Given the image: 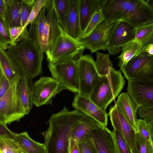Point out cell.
Listing matches in <instances>:
<instances>
[{"instance_id": "cell-34", "label": "cell", "mask_w": 153, "mask_h": 153, "mask_svg": "<svg viewBox=\"0 0 153 153\" xmlns=\"http://www.w3.org/2000/svg\"><path fill=\"white\" fill-rule=\"evenodd\" d=\"M9 30L10 39L16 45L18 42H20L27 37L28 31L27 27L24 28L22 26L14 27L10 28Z\"/></svg>"}, {"instance_id": "cell-51", "label": "cell", "mask_w": 153, "mask_h": 153, "mask_svg": "<svg viewBox=\"0 0 153 153\" xmlns=\"http://www.w3.org/2000/svg\"></svg>"}, {"instance_id": "cell-36", "label": "cell", "mask_w": 153, "mask_h": 153, "mask_svg": "<svg viewBox=\"0 0 153 153\" xmlns=\"http://www.w3.org/2000/svg\"><path fill=\"white\" fill-rule=\"evenodd\" d=\"M36 0H22L20 13L21 24L23 27L26 24L32 10Z\"/></svg>"}, {"instance_id": "cell-49", "label": "cell", "mask_w": 153, "mask_h": 153, "mask_svg": "<svg viewBox=\"0 0 153 153\" xmlns=\"http://www.w3.org/2000/svg\"><path fill=\"white\" fill-rule=\"evenodd\" d=\"M0 67L2 69V70H3V69H2V68L1 67V63H0Z\"/></svg>"}, {"instance_id": "cell-1", "label": "cell", "mask_w": 153, "mask_h": 153, "mask_svg": "<svg viewBox=\"0 0 153 153\" xmlns=\"http://www.w3.org/2000/svg\"><path fill=\"white\" fill-rule=\"evenodd\" d=\"M84 115L76 110L69 111L65 106L52 115L48 128L41 133L47 153H66L72 132Z\"/></svg>"}, {"instance_id": "cell-8", "label": "cell", "mask_w": 153, "mask_h": 153, "mask_svg": "<svg viewBox=\"0 0 153 153\" xmlns=\"http://www.w3.org/2000/svg\"><path fill=\"white\" fill-rule=\"evenodd\" d=\"M79 93L88 97L99 81L100 76L97 70L95 62L91 55H82L77 60Z\"/></svg>"}, {"instance_id": "cell-29", "label": "cell", "mask_w": 153, "mask_h": 153, "mask_svg": "<svg viewBox=\"0 0 153 153\" xmlns=\"http://www.w3.org/2000/svg\"><path fill=\"white\" fill-rule=\"evenodd\" d=\"M54 11L57 20L62 28L70 5L71 0H53Z\"/></svg>"}, {"instance_id": "cell-52", "label": "cell", "mask_w": 153, "mask_h": 153, "mask_svg": "<svg viewBox=\"0 0 153 153\" xmlns=\"http://www.w3.org/2000/svg\"></svg>"}, {"instance_id": "cell-25", "label": "cell", "mask_w": 153, "mask_h": 153, "mask_svg": "<svg viewBox=\"0 0 153 153\" xmlns=\"http://www.w3.org/2000/svg\"><path fill=\"white\" fill-rule=\"evenodd\" d=\"M6 51L0 46V62L5 76L10 83L20 78V72L7 58Z\"/></svg>"}, {"instance_id": "cell-5", "label": "cell", "mask_w": 153, "mask_h": 153, "mask_svg": "<svg viewBox=\"0 0 153 153\" xmlns=\"http://www.w3.org/2000/svg\"><path fill=\"white\" fill-rule=\"evenodd\" d=\"M125 83L120 71L114 69L107 75L100 76L88 97L99 107L105 110L108 106L118 97Z\"/></svg>"}, {"instance_id": "cell-38", "label": "cell", "mask_w": 153, "mask_h": 153, "mask_svg": "<svg viewBox=\"0 0 153 153\" xmlns=\"http://www.w3.org/2000/svg\"><path fill=\"white\" fill-rule=\"evenodd\" d=\"M137 114L140 117L147 122L153 121V104L141 106L138 108Z\"/></svg>"}, {"instance_id": "cell-22", "label": "cell", "mask_w": 153, "mask_h": 153, "mask_svg": "<svg viewBox=\"0 0 153 153\" xmlns=\"http://www.w3.org/2000/svg\"><path fill=\"white\" fill-rule=\"evenodd\" d=\"M5 4L4 21L7 28L21 27L20 9L22 0H4Z\"/></svg>"}, {"instance_id": "cell-10", "label": "cell", "mask_w": 153, "mask_h": 153, "mask_svg": "<svg viewBox=\"0 0 153 153\" xmlns=\"http://www.w3.org/2000/svg\"><path fill=\"white\" fill-rule=\"evenodd\" d=\"M120 69L128 81L153 79V56L141 53Z\"/></svg>"}, {"instance_id": "cell-14", "label": "cell", "mask_w": 153, "mask_h": 153, "mask_svg": "<svg viewBox=\"0 0 153 153\" xmlns=\"http://www.w3.org/2000/svg\"><path fill=\"white\" fill-rule=\"evenodd\" d=\"M127 93L138 108L153 104V79L128 81Z\"/></svg>"}, {"instance_id": "cell-12", "label": "cell", "mask_w": 153, "mask_h": 153, "mask_svg": "<svg viewBox=\"0 0 153 153\" xmlns=\"http://www.w3.org/2000/svg\"><path fill=\"white\" fill-rule=\"evenodd\" d=\"M136 28L125 21H119L108 42L107 50L111 55L118 54L122 47L134 41Z\"/></svg>"}, {"instance_id": "cell-17", "label": "cell", "mask_w": 153, "mask_h": 153, "mask_svg": "<svg viewBox=\"0 0 153 153\" xmlns=\"http://www.w3.org/2000/svg\"><path fill=\"white\" fill-rule=\"evenodd\" d=\"M89 139L95 153H118L113 134L106 127L92 131Z\"/></svg>"}, {"instance_id": "cell-43", "label": "cell", "mask_w": 153, "mask_h": 153, "mask_svg": "<svg viewBox=\"0 0 153 153\" xmlns=\"http://www.w3.org/2000/svg\"><path fill=\"white\" fill-rule=\"evenodd\" d=\"M10 82L4 75L0 85V100L3 97L7 91L10 85Z\"/></svg>"}, {"instance_id": "cell-11", "label": "cell", "mask_w": 153, "mask_h": 153, "mask_svg": "<svg viewBox=\"0 0 153 153\" xmlns=\"http://www.w3.org/2000/svg\"><path fill=\"white\" fill-rule=\"evenodd\" d=\"M65 89L59 82L54 78L41 77L33 84V104L37 107L51 104L52 98Z\"/></svg>"}, {"instance_id": "cell-53", "label": "cell", "mask_w": 153, "mask_h": 153, "mask_svg": "<svg viewBox=\"0 0 153 153\" xmlns=\"http://www.w3.org/2000/svg\"></svg>"}, {"instance_id": "cell-47", "label": "cell", "mask_w": 153, "mask_h": 153, "mask_svg": "<svg viewBox=\"0 0 153 153\" xmlns=\"http://www.w3.org/2000/svg\"><path fill=\"white\" fill-rule=\"evenodd\" d=\"M69 152V151H68ZM69 153H80L79 145L75 146Z\"/></svg>"}, {"instance_id": "cell-15", "label": "cell", "mask_w": 153, "mask_h": 153, "mask_svg": "<svg viewBox=\"0 0 153 153\" xmlns=\"http://www.w3.org/2000/svg\"><path fill=\"white\" fill-rule=\"evenodd\" d=\"M103 127L94 119L84 114L73 129L69 138L68 147L69 152L76 146L88 140L92 131Z\"/></svg>"}, {"instance_id": "cell-13", "label": "cell", "mask_w": 153, "mask_h": 153, "mask_svg": "<svg viewBox=\"0 0 153 153\" xmlns=\"http://www.w3.org/2000/svg\"><path fill=\"white\" fill-rule=\"evenodd\" d=\"M108 115L114 129L122 136L132 153L136 131L118 106L115 105L111 106L110 108Z\"/></svg>"}, {"instance_id": "cell-20", "label": "cell", "mask_w": 153, "mask_h": 153, "mask_svg": "<svg viewBox=\"0 0 153 153\" xmlns=\"http://www.w3.org/2000/svg\"><path fill=\"white\" fill-rule=\"evenodd\" d=\"M106 1L79 0V14L82 34L93 15L97 11L102 7Z\"/></svg>"}, {"instance_id": "cell-28", "label": "cell", "mask_w": 153, "mask_h": 153, "mask_svg": "<svg viewBox=\"0 0 153 153\" xmlns=\"http://www.w3.org/2000/svg\"><path fill=\"white\" fill-rule=\"evenodd\" d=\"M96 55L95 66L100 76L107 75L115 69L113 67V64L108 54L97 52Z\"/></svg>"}, {"instance_id": "cell-16", "label": "cell", "mask_w": 153, "mask_h": 153, "mask_svg": "<svg viewBox=\"0 0 153 153\" xmlns=\"http://www.w3.org/2000/svg\"><path fill=\"white\" fill-rule=\"evenodd\" d=\"M72 105L75 110L90 116L106 127L108 116L106 112L97 106L89 97L76 93Z\"/></svg>"}, {"instance_id": "cell-48", "label": "cell", "mask_w": 153, "mask_h": 153, "mask_svg": "<svg viewBox=\"0 0 153 153\" xmlns=\"http://www.w3.org/2000/svg\"><path fill=\"white\" fill-rule=\"evenodd\" d=\"M4 75L5 76L4 74L0 67V85L1 83Z\"/></svg>"}, {"instance_id": "cell-24", "label": "cell", "mask_w": 153, "mask_h": 153, "mask_svg": "<svg viewBox=\"0 0 153 153\" xmlns=\"http://www.w3.org/2000/svg\"><path fill=\"white\" fill-rule=\"evenodd\" d=\"M143 47L141 43L135 41L123 45L121 53L118 57L119 59L118 65L120 69L124 67L134 57L140 54Z\"/></svg>"}, {"instance_id": "cell-32", "label": "cell", "mask_w": 153, "mask_h": 153, "mask_svg": "<svg viewBox=\"0 0 153 153\" xmlns=\"http://www.w3.org/2000/svg\"><path fill=\"white\" fill-rule=\"evenodd\" d=\"M1 153H23L20 148L12 138L0 136Z\"/></svg>"}, {"instance_id": "cell-9", "label": "cell", "mask_w": 153, "mask_h": 153, "mask_svg": "<svg viewBox=\"0 0 153 153\" xmlns=\"http://www.w3.org/2000/svg\"><path fill=\"white\" fill-rule=\"evenodd\" d=\"M119 21L110 22L104 20L86 36L77 41L92 53L99 50L105 51L109 39Z\"/></svg>"}, {"instance_id": "cell-4", "label": "cell", "mask_w": 153, "mask_h": 153, "mask_svg": "<svg viewBox=\"0 0 153 153\" xmlns=\"http://www.w3.org/2000/svg\"><path fill=\"white\" fill-rule=\"evenodd\" d=\"M85 48L69 35L59 22L54 12L47 48V60L51 62L67 57L82 55Z\"/></svg>"}, {"instance_id": "cell-46", "label": "cell", "mask_w": 153, "mask_h": 153, "mask_svg": "<svg viewBox=\"0 0 153 153\" xmlns=\"http://www.w3.org/2000/svg\"><path fill=\"white\" fill-rule=\"evenodd\" d=\"M5 4L4 0H0V17L4 21V19Z\"/></svg>"}, {"instance_id": "cell-26", "label": "cell", "mask_w": 153, "mask_h": 153, "mask_svg": "<svg viewBox=\"0 0 153 153\" xmlns=\"http://www.w3.org/2000/svg\"><path fill=\"white\" fill-rule=\"evenodd\" d=\"M134 41L141 44L143 47L153 43V22L146 24L136 28Z\"/></svg>"}, {"instance_id": "cell-50", "label": "cell", "mask_w": 153, "mask_h": 153, "mask_svg": "<svg viewBox=\"0 0 153 153\" xmlns=\"http://www.w3.org/2000/svg\"><path fill=\"white\" fill-rule=\"evenodd\" d=\"M66 153H69L68 149L67 151V152H66Z\"/></svg>"}, {"instance_id": "cell-27", "label": "cell", "mask_w": 153, "mask_h": 153, "mask_svg": "<svg viewBox=\"0 0 153 153\" xmlns=\"http://www.w3.org/2000/svg\"><path fill=\"white\" fill-rule=\"evenodd\" d=\"M46 10L47 13L45 17V25L42 33L40 43V48L43 53L45 52L47 48L52 28L54 13L53 6L51 8Z\"/></svg>"}, {"instance_id": "cell-33", "label": "cell", "mask_w": 153, "mask_h": 153, "mask_svg": "<svg viewBox=\"0 0 153 153\" xmlns=\"http://www.w3.org/2000/svg\"><path fill=\"white\" fill-rule=\"evenodd\" d=\"M16 46L10 39L9 29L0 17V46L5 50Z\"/></svg>"}, {"instance_id": "cell-42", "label": "cell", "mask_w": 153, "mask_h": 153, "mask_svg": "<svg viewBox=\"0 0 153 153\" xmlns=\"http://www.w3.org/2000/svg\"><path fill=\"white\" fill-rule=\"evenodd\" d=\"M78 145L80 153H95L94 147L90 139L79 143Z\"/></svg>"}, {"instance_id": "cell-23", "label": "cell", "mask_w": 153, "mask_h": 153, "mask_svg": "<svg viewBox=\"0 0 153 153\" xmlns=\"http://www.w3.org/2000/svg\"><path fill=\"white\" fill-rule=\"evenodd\" d=\"M13 139L24 153H47L44 143L34 140L26 131L16 133Z\"/></svg>"}, {"instance_id": "cell-2", "label": "cell", "mask_w": 153, "mask_h": 153, "mask_svg": "<svg viewBox=\"0 0 153 153\" xmlns=\"http://www.w3.org/2000/svg\"><path fill=\"white\" fill-rule=\"evenodd\" d=\"M102 11L105 20L125 21L135 28L153 22V7L149 1L107 0Z\"/></svg>"}, {"instance_id": "cell-21", "label": "cell", "mask_w": 153, "mask_h": 153, "mask_svg": "<svg viewBox=\"0 0 153 153\" xmlns=\"http://www.w3.org/2000/svg\"><path fill=\"white\" fill-rule=\"evenodd\" d=\"M115 105L120 108L125 117L137 132V113L138 107L127 92L122 93L120 95Z\"/></svg>"}, {"instance_id": "cell-6", "label": "cell", "mask_w": 153, "mask_h": 153, "mask_svg": "<svg viewBox=\"0 0 153 153\" xmlns=\"http://www.w3.org/2000/svg\"><path fill=\"white\" fill-rule=\"evenodd\" d=\"M80 56L74 55L49 63L48 67L53 78L65 88L79 93V77L76 61Z\"/></svg>"}, {"instance_id": "cell-44", "label": "cell", "mask_w": 153, "mask_h": 153, "mask_svg": "<svg viewBox=\"0 0 153 153\" xmlns=\"http://www.w3.org/2000/svg\"><path fill=\"white\" fill-rule=\"evenodd\" d=\"M16 134L11 131L7 126L0 123V136H4L13 139Z\"/></svg>"}, {"instance_id": "cell-19", "label": "cell", "mask_w": 153, "mask_h": 153, "mask_svg": "<svg viewBox=\"0 0 153 153\" xmlns=\"http://www.w3.org/2000/svg\"><path fill=\"white\" fill-rule=\"evenodd\" d=\"M17 95L25 115L32 108L33 102V83L32 79L22 76L17 86Z\"/></svg>"}, {"instance_id": "cell-41", "label": "cell", "mask_w": 153, "mask_h": 153, "mask_svg": "<svg viewBox=\"0 0 153 153\" xmlns=\"http://www.w3.org/2000/svg\"><path fill=\"white\" fill-rule=\"evenodd\" d=\"M27 39L30 40L36 45L39 47L38 44V36L36 18L30 23V26L28 31Z\"/></svg>"}, {"instance_id": "cell-31", "label": "cell", "mask_w": 153, "mask_h": 153, "mask_svg": "<svg viewBox=\"0 0 153 153\" xmlns=\"http://www.w3.org/2000/svg\"><path fill=\"white\" fill-rule=\"evenodd\" d=\"M153 121L148 122L143 119H137L136 130L146 140L153 141Z\"/></svg>"}, {"instance_id": "cell-3", "label": "cell", "mask_w": 153, "mask_h": 153, "mask_svg": "<svg viewBox=\"0 0 153 153\" xmlns=\"http://www.w3.org/2000/svg\"><path fill=\"white\" fill-rule=\"evenodd\" d=\"M6 53L22 76L33 79L41 73L44 53L29 39L23 40Z\"/></svg>"}, {"instance_id": "cell-18", "label": "cell", "mask_w": 153, "mask_h": 153, "mask_svg": "<svg viewBox=\"0 0 153 153\" xmlns=\"http://www.w3.org/2000/svg\"><path fill=\"white\" fill-rule=\"evenodd\" d=\"M79 0H71L63 28L70 36L78 40L82 32L79 14Z\"/></svg>"}, {"instance_id": "cell-45", "label": "cell", "mask_w": 153, "mask_h": 153, "mask_svg": "<svg viewBox=\"0 0 153 153\" xmlns=\"http://www.w3.org/2000/svg\"><path fill=\"white\" fill-rule=\"evenodd\" d=\"M145 53L149 56H153V43H151L144 46L142 48L141 53Z\"/></svg>"}, {"instance_id": "cell-40", "label": "cell", "mask_w": 153, "mask_h": 153, "mask_svg": "<svg viewBox=\"0 0 153 153\" xmlns=\"http://www.w3.org/2000/svg\"><path fill=\"white\" fill-rule=\"evenodd\" d=\"M45 0H36L27 20L23 27L24 28L31 23L36 17L42 7L44 5Z\"/></svg>"}, {"instance_id": "cell-37", "label": "cell", "mask_w": 153, "mask_h": 153, "mask_svg": "<svg viewBox=\"0 0 153 153\" xmlns=\"http://www.w3.org/2000/svg\"><path fill=\"white\" fill-rule=\"evenodd\" d=\"M45 7L44 5L41 9L36 18L38 36V46L40 47L42 33L45 23Z\"/></svg>"}, {"instance_id": "cell-35", "label": "cell", "mask_w": 153, "mask_h": 153, "mask_svg": "<svg viewBox=\"0 0 153 153\" xmlns=\"http://www.w3.org/2000/svg\"><path fill=\"white\" fill-rule=\"evenodd\" d=\"M104 20L105 18L102 8L97 11L93 15L80 38L88 36L98 25Z\"/></svg>"}, {"instance_id": "cell-7", "label": "cell", "mask_w": 153, "mask_h": 153, "mask_svg": "<svg viewBox=\"0 0 153 153\" xmlns=\"http://www.w3.org/2000/svg\"><path fill=\"white\" fill-rule=\"evenodd\" d=\"M21 77L10 83L6 93L0 100V123L4 125L19 121L25 115L17 92Z\"/></svg>"}, {"instance_id": "cell-30", "label": "cell", "mask_w": 153, "mask_h": 153, "mask_svg": "<svg viewBox=\"0 0 153 153\" xmlns=\"http://www.w3.org/2000/svg\"><path fill=\"white\" fill-rule=\"evenodd\" d=\"M132 153H153V141L146 140L136 132Z\"/></svg>"}, {"instance_id": "cell-39", "label": "cell", "mask_w": 153, "mask_h": 153, "mask_svg": "<svg viewBox=\"0 0 153 153\" xmlns=\"http://www.w3.org/2000/svg\"><path fill=\"white\" fill-rule=\"evenodd\" d=\"M112 132L114 137L118 153H131L122 136L114 129Z\"/></svg>"}]
</instances>
